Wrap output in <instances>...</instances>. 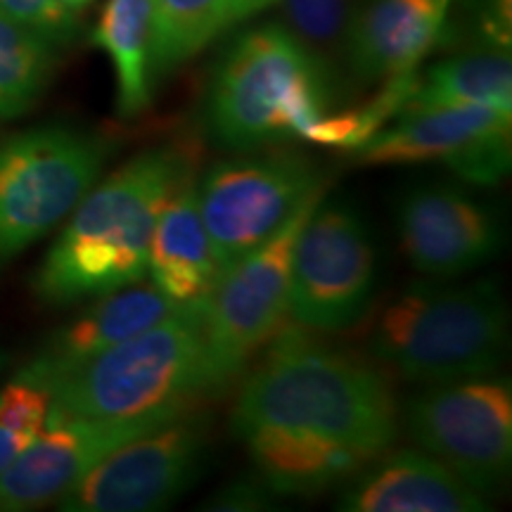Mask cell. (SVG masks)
Masks as SVG:
<instances>
[{
    "mask_svg": "<svg viewBox=\"0 0 512 512\" xmlns=\"http://www.w3.org/2000/svg\"><path fill=\"white\" fill-rule=\"evenodd\" d=\"M233 430L354 448L375 460L399 434V408L377 370L283 325L242 382Z\"/></svg>",
    "mask_w": 512,
    "mask_h": 512,
    "instance_id": "6da1fadb",
    "label": "cell"
},
{
    "mask_svg": "<svg viewBox=\"0 0 512 512\" xmlns=\"http://www.w3.org/2000/svg\"><path fill=\"white\" fill-rule=\"evenodd\" d=\"M195 159L185 145H157L93 185L36 271V297L67 306L140 283L159 209L195 174Z\"/></svg>",
    "mask_w": 512,
    "mask_h": 512,
    "instance_id": "7a4b0ae2",
    "label": "cell"
},
{
    "mask_svg": "<svg viewBox=\"0 0 512 512\" xmlns=\"http://www.w3.org/2000/svg\"><path fill=\"white\" fill-rule=\"evenodd\" d=\"M330 69L280 24L242 31L221 57L207 98L211 138L228 150H256L306 138L328 114Z\"/></svg>",
    "mask_w": 512,
    "mask_h": 512,
    "instance_id": "3957f363",
    "label": "cell"
},
{
    "mask_svg": "<svg viewBox=\"0 0 512 512\" xmlns=\"http://www.w3.org/2000/svg\"><path fill=\"white\" fill-rule=\"evenodd\" d=\"M204 299L181 304L138 335L36 384L48 389L50 411L79 418L126 420L188 408L204 389Z\"/></svg>",
    "mask_w": 512,
    "mask_h": 512,
    "instance_id": "277c9868",
    "label": "cell"
},
{
    "mask_svg": "<svg viewBox=\"0 0 512 512\" xmlns=\"http://www.w3.org/2000/svg\"><path fill=\"white\" fill-rule=\"evenodd\" d=\"M508 344V306L494 280L413 285L384 306L370 349L403 380L446 384L491 375Z\"/></svg>",
    "mask_w": 512,
    "mask_h": 512,
    "instance_id": "5b68a950",
    "label": "cell"
},
{
    "mask_svg": "<svg viewBox=\"0 0 512 512\" xmlns=\"http://www.w3.org/2000/svg\"><path fill=\"white\" fill-rule=\"evenodd\" d=\"M110 155V140L72 126L0 140V268L72 214Z\"/></svg>",
    "mask_w": 512,
    "mask_h": 512,
    "instance_id": "8992f818",
    "label": "cell"
},
{
    "mask_svg": "<svg viewBox=\"0 0 512 512\" xmlns=\"http://www.w3.org/2000/svg\"><path fill=\"white\" fill-rule=\"evenodd\" d=\"M313 197L266 245L254 249L221 275L204 299V389L219 396L238 382L254 356L285 325L290 306V266L294 242Z\"/></svg>",
    "mask_w": 512,
    "mask_h": 512,
    "instance_id": "52a82bcc",
    "label": "cell"
},
{
    "mask_svg": "<svg viewBox=\"0 0 512 512\" xmlns=\"http://www.w3.org/2000/svg\"><path fill=\"white\" fill-rule=\"evenodd\" d=\"M325 183L313 159L299 152L228 159L197 178V204L221 275L287 226Z\"/></svg>",
    "mask_w": 512,
    "mask_h": 512,
    "instance_id": "ba28073f",
    "label": "cell"
},
{
    "mask_svg": "<svg viewBox=\"0 0 512 512\" xmlns=\"http://www.w3.org/2000/svg\"><path fill=\"white\" fill-rule=\"evenodd\" d=\"M375 287V249L349 204H316L294 242L290 313L302 328L337 332L366 316Z\"/></svg>",
    "mask_w": 512,
    "mask_h": 512,
    "instance_id": "9c48e42d",
    "label": "cell"
},
{
    "mask_svg": "<svg viewBox=\"0 0 512 512\" xmlns=\"http://www.w3.org/2000/svg\"><path fill=\"white\" fill-rule=\"evenodd\" d=\"M406 425L422 451L489 496L512 460V389L501 377L432 384L408 403Z\"/></svg>",
    "mask_w": 512,
    "mask_h": 512,
    "instance_id": "30bf717a",
    "label": "cell"
},
{
    "mask_svg": "<svg viewBox=\"0 0 512 512\" xmlns=\"http://www.w3.org/2000/svg\"><path fill=\"white\" fill-rule=\"evenodd\" d=\"M209 448L195 406L102 458L57 498L67 512H152L169 508L200 477Z\"/></svg>",
    "mask_w": 512,
    "mask_h": 512,
    "instance_id": "8fae6325",
    "label": "cell"
},
{
    "mask_svg": "<svg viewBox=\"0 0 512 512\" xmlns=\"http://www.w3.org/2000/svg\"><path fill=\"white\" fill-rule=\"evenodd\" d=\"M356 152L361 164L441 162L463 181L494 185L510 171L512 112L463 105L406 114Z\"/></svg>",
    "mask_w": 512,
    "mask_h": 512,
    "instance_id": "7c38bea8",
    "label": "cell"
},
{
    "mask_svg": "<svg viewBox=\"0 0 512 512\" xmlns=\"http://www.w3.org/2000/svg\"><path fill=\"white\" fill-rule=\"evenodd\" d=\"M188 408H164L126 420L79 418L50 411L43 432L0 472V510L24 512L57 501L102 458Z\"/></svg>",
    "mask_w": 512,
    "mask_h": 512,
    "instance_id": "4fadbf2b",
    "label": "cell"
},
{
    "mask_svg": "<svg viewBox=\"0 0 512 512\" xmlns=\"http://www.w3.org/2000/svg\"><path fill=\"white\" fill-rule=\"evenodd\" d=\"M399 240L420 273L453 278L482 266L501 247V226L489 209L456 185H418L401 197Z\"/></svg>",
    "mask_w": 512,
    "mask_h": 512,
    "instance_id": "5bb4252c",
    "label": "cell"
},
{
    "mask_svg": "<svg viewBox=\"0 0 512 512\" xmlns=\"http://www.w3.org/2000/svg\"><path fill=\"white\" fill-rule=\"evenodd\" d=\"M448 0H363L344 29L349 69L361 81L415 72L444 29Z\"/></svg>",
    "mask_w": 512,
    "mask_h": 512,
    "instance_id": "9a60e30c",
    "label": "cell"
},
{
    "mask_svg": "<svg viewBox=\"0 0 512 512\" xmlns=\"http://www.w3.org/2000/svg\"><path fill=\"white\" fill-rule=\"evenodd\" d=\"M486 496L425 451H384L339 498L349 512H482Z\"/></svg>",
    "mask_w": 512,
    "mask_h": 512,
    "instance_id": "2e32d148",
    "label": "cell"
},
{
    "mask_svg": "<svg viewBox=\"0 0 512 512\" xmlns=\"http://www.w3.org/2000/svg\"><path fill=\"white\" fill-rule=\"evenodd\" d=\"M95 299L98 302L91 309L83 311L62 330H57L46 342V347L38 351L34 361L17 375L38 382L43 377L60 373V370L79 366L88 358L126 342L128 337L162 323L181 306L171 302L152 283L128 285Z\"/></svg>",
    "mask_w": 512,
    "mask_h": 512,
    "instance_id": "e0dca14e",
    "label": "cell"
},
{
    "mask_svg": "<svg viewBox=\"0 0 512 512\" xmlns=\"http://www.w3.org/2000/svg\"><path fill=\"white\" fill-rule=\"evenodd\" d=\"M152 285L171 302L188 304L207 297L221 278L197 204V176L190 174L159 209L147 249Z\"/></svg>",
    "mask_w": 512,
    "mask_h": 512,
    "instance_id": "ac0fdd59",
    "label": "cell"
},
{
    "mask_svg": "<svg viewBox=\"0 0 512 512\" xmlns=\"http://www.w3.org/2000/svg\"><path fill=\"white\" fill-rule=\"evenodd\" d=\"M486 105L512 112V62L508 50H477L413 74L396 117L441 107Z\"/></svg>",
    "mask_w": 512,
    "mask_h": 512,
    "instance_id": "d6986e66",
    "label": "cell"
},
{
    "mask_svg": "<svg viewBox=\"0 0 512 512\" xmlns=\"http://www.w3.org/2000/svg\"><path fill=\"white\" fill-rule=\"evenodd\" d=\"M150 0H107L95 27V43L110 55L117 76V110L138 117L152 102Z\"/></svg>",
    "mask_w": 512,
    "mask_h": 512,
    "instance_id": "ffe728a7",
    "label": "cell"
},
{
    "mask_svg": "<svg viewBox=\"0 0 512 512\" xmlns=\"http://www.w3.org/2000/svg\"><path fill=\"white\" fill-rule=\"evenodd\" d=\"M150 81L176 72L223 31V0H150Z\"/></svg>",
    "mask_w": 512,
    "mask_h": 512,
    "instance_id": "44dd1931",
    "label": "cell"
},
{
    "mask_svg": "<svg viewBox=\"0 0 512 512\" xmlns=\"http://www.w3.org/2000/svg\"><path fill=\"white\" fill-rule=\"evenodd\" d=\"M53 67V43L0 12V119L29 112L46 91Z\"/></svg>",
    "mask_w": 512,
    "mask_h": 512,
    "instance_id": "7402d4cb",
    "label": "cell"
},
{
    "mask_svg": "<svg viewBox=\"0 0 512 512\" xmlns=\"http://www.w3.org/2000/svg\"><path fill=\"white\" fill-rule=\"evenodd\" d=\"M48 413V389L27 377L15 375L0 389V472L43 432Z\"/></svg>",
    "mask_w": 512,
    "mask_h": 512,
    "instance_id": "603a6c76",
    "label": "cell"
},
{
    "mask_svg": "<svg viewBox=\"0 0 512 512\" xmlns=\"http://www.w3.org/2000/svg\"><path fill=\"white\" fill-rule=\"evenodd\" d=\"M290 29L304 46L320 55L344 38L354 0H283Z\"/></svg>",
    "mask_w": 512,
    "mask_h": 512,
    "instance_id": "cb8c5ba5",
    "label": "cell"
},
{
    "mask_svg": "<svg viewBox=\"0 0 512 512\" xmlns=\"http://www.w3.org/2000/svg\"><path fill=\"white\" fill-rule=\"evenodd\" d=\"M0 12L48 38L53 46H64L76 36L79 17L62 8L57 0H0Z\"/></svg>",
    "mask_w": 512,
    "mask_h": 512,
    "instance_id": "d4e9b609",
    "label": "cell"
},
{
    "mask_svg": "<svg viewBox=\"0 0 512 512\" xmlns=\"http://www.w3.org/2000/svg\"><path fill=\"white\" fill-rule=\"evenodd\" d=\"M275 491H271L264 479H238V482H230L226 489H221L214 498H209V503L204 505L207 510H264L271 508Z\"/></svg>",
    "mask_w": 512,
    "mask_h": 512,
    "instance_id": "484cf974",
    "label": "cell"
},
{
    "mask_svg": "<svg viewBox=\"0 0 512 512\" xmlns=\"http://www.w3.org/2000/svg\"><path fill=\"white\" fill-rule=\"evenodd\" d=\"M275 3H280V0H223V31L247 22Z\"/></svg>",
    "mask_w": 512,
    "mask_h": 512,
    "instance_id": "4316f807",
    "label": "cell"
},
{
    "mask_svg": "<svg viewBox=\"0 0 512 512\" xmlns=\"http://www.w3.org/2000/svg\"><path fill=\"white\" fill-rule=\"evenodd\" d=\"M57 3H60L62 8H67V10H72V12H79V10L86 8V5H91L93 0H57Z\"/></svg>",
    "mask_w": 512,
    "mask_h": 512,
    "instance_id": "83f0119b",
    "label": "cell"
},
{
    "mask_svg": "<svg viewBox=\"0 0 512 512\" xmlns=\"http://www.w3.org/2000/svg\"><path fill=\"white\" fill-rule=\"evenodd\" d=\"M5 366H8V356H5L3 351H0V370H3Z\"/></svg>",
    "mask_w": 512,
    "mask_h": 512,
    "instance_id": "f1b7e54d",
    "label": "cell"
}]
</instances>
